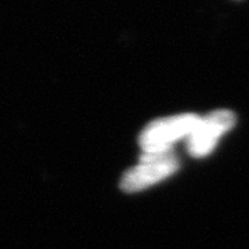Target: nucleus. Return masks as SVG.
Returning a JSON list of instances; mask_svg holds the SVG:
<instances>
[{"mask_svg":"<svg viewBox=\"0 0 249 249\" xmlns=\"http://www.w3.org/2000/svg\"><path fill=\"white\" fill-rule=\"evenodd\" d=\"M199 119L201 116L196 114H178L152 121L144 127L139 139L142 152L172 151L176 142L188 139Z\"/></svg>","mask_w":249,"mask_h":249,"instance_id":"nucleus-1","label":"nucleus"},{"mask_svg":"<svg viewBox=\"0 0 249 249\" xmlns=\"http://www.w3.org/2000/svg\"><path fill=\"white\" fill-rule=\"evenodd\" d=\"M180 168L173 151L142 152L140 162L124 172L121 178V188L124 193H137L170 178Z\"/></svg>","mask_w":249,"mask_h":249,"instance_id":"nucleus-2","label":"nucleus"},{"mask_svg":"<svg viewBox=\"0 0 249 249\" xmlns=\"http://www.w3.org/2000/svg\"><path fill=\"white\" fill-rule=\"evenodd\" d=\"M235 114L229 109H216L199 119L187 139V151L194 158H204L213 151L220 137L235 124Z\"/></svg>","mask_w":249,"mask_h":249,"instance_id":"nucleus-3","label":"nucleus"}]
</instances>
